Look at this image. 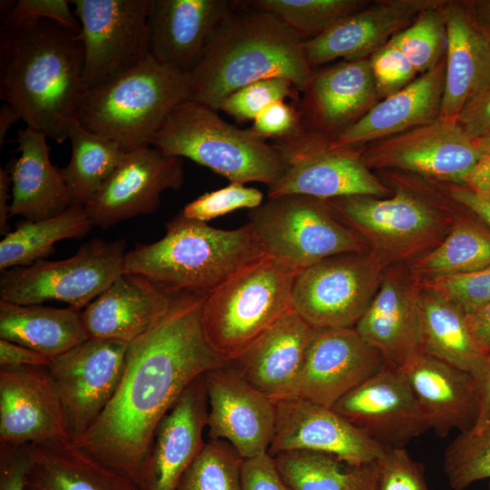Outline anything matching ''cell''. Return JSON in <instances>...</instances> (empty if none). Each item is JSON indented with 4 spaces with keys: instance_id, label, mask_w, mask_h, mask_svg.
Masks as SVG:
<instances>
[{
    "instance_id": "6125c7cd",
    "label": "cell",
    "mask_w": 490,
    "mask_h": 490,
    "mask_svg": "<svg viewBox=\"0 0 490 490\" xmlns=\"http://www.w3.org/2000/svg\"><path fill=\"white\" fill-rule=\"evenodd\" d=\"M21 120L17 112L8 103H5L0 109V147L4 142L5 134L11 125Z\"/></svg>"
},
{
    "instance_id": "74e56055",
    "label": "cell",
    "mask_w": 490,
    "mask_h": 490,
    "mask_svg": "<svg viewBox=\"0 0 490 490\" xmlns=\"http://www.w3.org/2000/svg\"><path fill=\"white\" fill-rule=\"evenodd\" d=\"M69 163L59 169L71 205L85 206L122 160L126 151L117 142L93 133L75 120L69 131Z\"/></svg>"
},
{
    "instance_id": "7bdbcfd3",
    "label": "cell",
    "mask_w": 490,
    "mask_h": 490,
    "mask_svg": "<svg viewBox=\"0 0 490 490\" xmlns=\"http://www.w3.org/2000/svg\"><path fill=\"white\" fill-rule=\"evenodd\" d=\"M443 469L454 490L490 480V424L480 431L460 432L446 447Z\"/></svg>"
},
{
    "instance_id": "484cf974",
    "label": "cell",
    "mask_w": 490,
    "mask_h": 490,
    "mask_svg": "<svg viewBox=\"0 0 490 490\" xmlns=\"http://www.w3.org/2000/svg\"><path fill=\"white\" fill-rule=\"evenodd\" d=\"M233 5L227 0H150V54L164 64L189 73Z\"/></svg>"
},
{
    "instance_id": "f5cc1de1",
    "label": "cell",
    "mask_w": 490,
    "mask_h": 490,
    "mask_svg": "<svg viewBox=\"0 0 490 490\" xmlns=\"http://www.w3.org/2000/svg\"><path fill=\"white\" fill-rule=\"evenodd\" d=\"M241 485L242 490H291L269 453L243 460Z\"/></svg>"
},
{
    "instance_id": "ac0fdd59",
    "label": "cell",
    "mask_w": 490,
    "mask_h": 490,
    "mask_svg": "<svg viewBox=\"0 0 490 490\" xmlns=\"http://www.w3.org/2000/svg\"><path fill=\"white\" fill-rule=\"evenodd\" d=\"M332 408L387 449L404 447L430 429L401 369L388 363Z\"/></svg>"
},
{
    "instance_id": "f1b7e54d",
    "label": "cell",
    "mask_w": 490,
    "mask_h": 490,
    "mask_svg": "<svg viewBox=\"0 0 490 490\" xmlns=\"http://www.w3.org/2000/svg\"><path fill=\"white\" fill-rule=\"evenodd\" d=\"M303 92L299 102L303 125L330 136L359 119L377 97L369 58L313 73Z\"/></svg>"
},
{
    "instance_id": "cb8c5ba5",
    "label": "cell",
    "mask_w": 490,
    "mask_h": 490,
    "mask_svg": "<svg viewBox=\"0 0 490 490\" xmlns=\"http://www.w3.org/2000/svg\"><path fill=\"white\" fill-rule=\"evenodd\" d=\"M420 298V286L405 273L389 270L355 326L363 340L397 368L422 351Z\"/></svg>"
},
{
    "instance_id": "8fae6325",
    "label": "cell",
    "mask_w": 490,
    "mask_h": 490,
    "mask_svg": "<svg viewBox=\"0 0 490 490\" xmlns=\"http://www.w3.org/2000/svg\"><path fill=\"white\" fill-rule=\"evenodd\" d=\"M125 247L123 240L93 239L65 260L1 271L0 300L39 305L54 299L81 310L124 272Z\"/></svg>"
},
{
    "instance_id": "e575fe53",
    "label": "cell",
    "mask_w": 490,
    "mask_h": 490,
    "mask_svg": "<svg viewBox=\"0 0 490 490\" xmlns=\"http://www.w3.org/2000/svg\"><path fill=\"white\" fill-rule=\"evenodd\" d=\"M422 351L472 376L484 356L469 330L466 313L437 291L421 289Z\"/></svg>"
},
{
    "instance_id": "b9f144b4",
    "label": "cell",
    "mask_w": 490,
    "mask_h": 490,
    "mask_svg": "<svg viewBox=\"0 0 490 490\" xmlns=\"http://www.w3.org/2000/svg\"><path fill=\"white\" fill-rule=\"evenodd\" d=\"M444 1L422 11L390 42L412 64L417 74L435 67L446 55V32L441 5Z\"/></svg>"
},
{
    "instance_id": "db71d44e",
    "label": "cell",
    "mask_w": 490,
    "mask_h": 490,
    "mask_svg": "<svg viewBox=\"0 0 490 490\" xmlns=\"http://www.w3.org/2000/svg\"><path fill=\"white\" fill-rule=\"evenodd\" d=\"M24 446L0 445V490H26Z\"/></svg>"
},
{
    "instance_id": "d4e9b609",
    "label": "cell",
    "mask_w": 490,
    "mask_h": 490,
    "mask_svg": "<svg viewBox=\"0 0 490 490\" xmlns=\"http://www.w3.org/2000/svg\"><path fill=\"white\" fill-rule=\"evenodd\" d=\"M436 0H387L368 5L304 42L310 67L338 58L365 59L407 27Z\"/></svg>"
},
{
    "instance_id": "ab89813d",
    "label": "cell",
    "mask_w": 490,
    "mask_h": 490,
    "mask_svg": "<svg viewBox=\"0 0 490 490\" xmlns=\"http://www.w3.org/2000/svg\"><path fill=\"white\" fill-rule=\"evenodd\" d=\"M237 3L275 15L304 39L319 34L368 5V1L363 0H247Z\"/></svg>"
},
{
    "instance_id": "7a4b0ae2",
    "label": "cell",
    "mask_w": 490,
    "mask_h": 490,
    "mask_svg": "<svg viewBox=\"0 0 490 490\" xmlns=\"http://www.w3.org/2000/svg\"><path fill=\"white\" fill-rule=\"evenodd\" d=\"M85 92L80 33L43 18L1 24L0 99L26 127L63 143Z\"/></svg>"
},
{
    "instance_id": "603a6c76",
    "label": "cell",
    "mask_w": 490,
    "mask_h": 490,
    "mask_svg": "<svg viewBox=\"0 0 490 490\" xmlns=\"http://www.w3.org/2000/svg\"><path fill=\"white\" fill-rule=\"evenodd\" d=\"M313 330L290 309L229 365L274 403L295 397Z\"/></svg>"
},
{
    "instance_id": "836d02e7",
    "label": "cell",
    "mask_w": 490,
    "mask_h": 490,
    "mask_svg": "<svg viewBox=\"0 0 490 490\" xmlns=\"http://www.w3.org/2000/svg\"><path fill=\"white\" fill-rule=\"evenodd\" d=\"M82 310L0 300V338L36 350L51 359L89 338Z\"/></svg>"
},
{
    "instance_id": "816d5d0a",
    "label": "cell",
    "mask_w": 490,
    "mask_h": 490,
    "mask_svg": "<svg viewBox=\"0 0 490 490\" xmlns=\"http://www.w3.org/2000/svg\"><path fill=\"white\" fill-rule=\"evenodd\" d=\"M456 121L471 139L490 135V75L466 100Z\"/></svg>"
},
{
    "instance_id": "ffe728a7",
    "label": "cell",
    "mask_w": 490,
    "mask_h": 490,
    "mask_svg": "<svg viewBox=\"0 0 490 490\" xmlns=\"http://www.w3.org/2000/svg\"><path fill=\"white\" fill-rule=\"evenodd\" d=\"M72 441L47 367H0V445Z\"/></svg>"
},
{
    "instance_id": "ee69618b",
    "label": "cell",
    "mask_w": 490,
    "mask_h": 490,
    "mask_svg": "<svg viewBox=\"0 0 490 490\" xmlns=\"http://www.w3.org/2000/svg\"><path fill=\"white\" fill-rule=\"evenodd\" d=\"M299 89L289 79L272 77L247 84L228 95L220 109L239 122L253 121L270 104L290 98L299 103Z\"/></svg>"
},
{
    "instance_id": "be15d7a7",
    "label": "cell",
    "mask_w": 490,
    "mask_h": 490,
    "mask_svg": "<svg viewBox=\"0 0 490 490\" xmlns=\"http://www.w3.org/2000/svg\"><path fill=\"white\" fill-rule=\"evenodd\" d=\"M480 20L490 28V0L470 1Z\"/></svg>"
},
{
    "instance_id": "4dcf8cb0",
    "label": "cell",
    "mask_w": 490,
    "mask_h": 490,
    "mask_svg": "<svg viewBox=\"0 0 490 490\" xmlns=\"http://www.w3.org/2000/svg\"><path fill=\"white\" fill-rule=\"evenodd\" d=\"M445 57L401 90L374 104L333 137L337 146H358L387 138L437 119L445 87Z\"/></svg>"
},
{
    "instance_id": "ba28073f",
    "label": "cell",
    "mask_w": 490,
    "mask_h": 490,
    "mask_svg": "<svg viewBox=\"0 0 490 490\" xmlns=\"http://www.w3.org/2000/svg\"><path fill=\"white\" fill-rule=\"evenodd\" d=\"M296 275L266 255L207 295L202 322L212 348L230 362L292 309Z\"/></svg>"
},
{
    "instance_id": "7c38bea8",
    "label": "cell",
    "mask_w": 490,
    "mask_h": 490,
    "mask_svg": "<svg viewBox=\"0 0 490 490\" xmlns=\"http://www.w3.org/2000/svg\"><path fill=\"white\" fill-rule=\"evenodd\" d=\"M383 273L370 251L327 258L296 275L291 309L313 328H355Z\"/></svg>"
},
{
    "instance_id": "f907efd6",
    "label": "cell",
    "mask_w": 490,
    "mask_h": 490,
    "mask_svg": "<svg viewBox=\"0 0 490 490\" xmlns=\"http://www.w3.org/2000/svg\"><path fill=\"white\" fill-rule=\"evenodd\" d=\"M252 122L248 129L263 140L286 138L304 127L300 110L284 101L270 104Z\"/></svg>"
},
{
    "instance_id": "3957f363",
    "label": "cell",
    "mask_w": 490,
    "mask_h": 490,
    "mask_svg": "<svg viewBox=\"0 0 490 490\" xmlns=\"http://www.w3.org/2000/svg\"><path fill=\"white\" fill-rule=\"evenodd\" d=\"M304 42L268 12L247 6L240 11L232 8L188 73L191 100L219 111L233 92L272 77L289 79L303 92L313 75Z\"/></svg>"
},
{
    "instance_id": "d6a6232c",
    "label": "cell",
    "mask_w": 490,
    "mask_h": 490,
    "mask_svg": "<svg viewBox=\"0 0 490 490\" xmlns=\"http://www.w3.org/2000/svg\"><path fill=\"white\" fill-rule=\"evenodd\" d=\"M46 135L29 127L19 129L20 156L9 168L12 181L10 217L40 220L57 216L70 206L68 191L50 160Z\"/></svg>"
},
{
    "instance_id": "5bb4252c",
    "label": "cell",
    "mask_w": 490,
    "mask_h": 490,
    "mask_svg": "<svg viewBox=\"0 0 490 490\" xmlns=\"http://www.w3.org/2000/svg\"><path fill=\"white\" fill-rule=\"evenodd\" d=\"M128 347L120 340L88 338L47 366L72 442L93 426L114 396Z\"/></svg>"
},
{
    "instance_id": "f35d334b",
    "label": "cell",
    "mask_w": 490,
    "mask_h": 490,
    "mask_svg": "<svg viewBox=\"0 0 490 490\" xmlns=\"http://www.w3.org/2000/svg\"><path fill=\"white\" fill-rule=\"evenodd\" d=\"M490 266V231L469 218L453 223L446 238L414 263L428 277L452 275Z\"/></svg>"
},
{
    "instance_id": "f6af8a7d",
    "label": "cell",
    "mask_w": 490,
    "mask_h": 490,
    "mask_svg": "<svg viewBox=\"0 0 490 490\" xmlns=\"http://www.w3.org/2000/svg\"><path fill=\"white\" fill-rule=\"evenodd\" d=\"M262 192L245 184L230 182L227 186L207 191L186 204L181 214L191 220L207 222L240 209H255L262 204Z\"/></svg>"
},
{
    "instance_id": "03108f58",
    "label": "cell",
    "mask_w": 490,
    "mask_h": 490,
    "mask_svg": "<svg viewBox=\"0 0 490 490\" xmlns=\"http://www.w3.org/2000/svg\"><path fill=\"white\" fill-rule=\"evenodd\" d=\"M488 490H490V480H489V484H488Z\"/></svg>"
},
{
    "instance_id": "7402d4cb",
    "label": "cell",
    "mask_w": 490,
    "mask_h": 490,
    "mask_svg": "<svg viewBox=\"0 0 490 490\" xmlns=\"http://www.w3.org/2000/svg\"><path fill=\"white\" fill-rule=\"evenodd\" d=\"M207 406L202 375L182 391L158 424L141 471V490H176L206 443Z\"/></svg>"
},
{
    "instance_id": "5b68a950",
    "label": "cell",
    "mask_w": 490,
    "mask_h": 490,
    "mask_svg": "<svg viewBox=\"0 0 490 490\" xmlns=\"http://www.w3.org/2000/svg\"><path fill=\"white\" fill-rule=\"evenodd\" d=\"M191 100L189 74L151 54L115 79L85 92L77 121L128 152L150 145L169 114Z\"/></svg>"
},
{
    "instance_id": "9c48e42d",
    "label": "cell",
    "mask_w": 490,
    "mask_h": 490,
    "mask_svg": "<svg viewBox=\"0 0 490 490\" xmlns=\"http://www.w3.org/2000/svg\"><path fill=\"white\" fill-rule=\"evenodd\" d=\"M251 225L267 256L297 274L336 255L368 250L324 200L289 194L250 210Z\"/></svg>"
},
{
    "instance_id": "83f0119b",
    "label": "cell",
    "mask_w": 490,
    "mask_h": 490,
    "mask_svg": "<svg viewBox=\"0 0 490 490\" xmlns=\"http://www.w3.org/2000/svg\"><path fill=\"white\" fill-rule=\"evenodd\" d=\"M430 429L440 437L474 427L479 402L473 376L424 351L400 368Z\"/></svg>"
},
{
    "instance_id": "4fadbf2b",
    "label": "cell",
    "mask_w": 490,
    "mask_h": 490,
    "mask_svg": "<svg viewBox=\"0 0 490 490\" xmlns=\"http://www.w3.org/2000/svg\"><path fill=\"white\" fill-rule=\"evenodd\" d=\"M70 2L81 24L86 91L132 70L150 55V0Z\"/></svg>"
},
{
    "instance_id": "681fc988",
    "label": "cell",
    "mask_w": 490,
    "mask_h": 490,
    "mask_svg": "<svg viewBox=\"0 0 490 490\" xmlns=\"http://www.w3.org/2000/svg\"><path fill=\"white\" fill-rule=\"evenodd\" d=\"M379 462L378 490H430L423 466L404 447L387 449Z\"/></svg>"
},
{
    "instance_id": "8992f818",
    "label": "cell",
    "mask_w": 490,
    "mask_h": 490,
    "mask_svg": "<svg viewBox=\"0 0 490 490\" xmlns=\"http://www.w3.org/2000/svg\"><path fill=\"white\" fill-rule=\"evenodd\" d=\"M150 145L166 156L188 158L230 182H260L270 187L283 171L281 157L272 144L192 100L169 114Z\"/></svg>"
},
{
    "instance_id": "d6986e66",
    "label": "cell",
    "mask_w": 490,
    "mask_h": 490,
    "mask_svg": "<svg viewBox=\"0 0 490 490\" xmlns=\"http://www.w3.org/2000/svg\"><path fill=\"white\" fill-rule=\"evenodd\" d=\"M209 437L229 443L243 458L268 453L276 426V405L229 364L203 375Z\"/></svg>"
},
{
    "instance_id": "6f0895ef",
    "label": "cell",
    "mask_w": 490,
    "mask_h": 490,
    "mask_svg": "<svg viewBox=\"0 0 490 490\" xmlns=\"http://www.w3.org/2000/svg\"><path fill=\"white\" fill-rule=\"evenodd\" d=\"M478 402L479 412L474 431H480L490 424V353L486 355L477 371L473 375Z\"/></svg>"
},
{
    "instance_id": "60d3db41",
    "label": "cell",
    "mask_w": 490,
    "mask_h": 490,
    "mask_svg": "<svg viewBox=\"0 0 490 490\" xmlns=\"http://www.w3.org/2000/svg\"><path fill=\"white\" fill-rule=\"evenodd\" d=\"M243 460L229 443L210 439L183 474L176 490H242Z\"/></svg>"
},
{
    "instance_id": "d590c367",
    "label": "cell",
    "mask_w": 490,
    "mask_h": 490,
    "mask_svg": "<svg viewBox=\"0 0 490 490\" xmlns=\"http://www.w3.org/2000/svg\"><path fill=\"white\" fill-rule=\"evenodd\" d=\"M276 466L291 490H378L380 462L351 466L311 451L280 453Z\"/></svg>"
},
{
    "instance_id": "c3c4849f",
    "label": "cell",
    "mask_w": 490,
    "mask_h": 490,
    "mask_svg": "<svg viewBox=\"0 0 490 490\" xmlns=\"http://www.w3.org/2000/svg\"><path fill=\"white\" fill-rule=\"evenodd\" d=\"M377 96L386 98L416 78L417 72L390 40L370 55Z\"/></svg>"
},
{
    "instance_id": "30bf717a",
    "label": "cell",
    "mask_w": 490,
    "mask_h": 490,
    "mask_svg": "<svg viewBox=\"0 0 490 490\" xmlns=\"http://www.w3.org/2000/svg\"><path fill=\"white\" fill-rule=\"evenodd\" d=\"M272 146L281 157L283 171L268 187V199L299 194L319 200L352 195L378 198L393 191L364 162L362 147L337 146L333 136L305 126Z\"/></svg>"
},
{
    "instance_id": "94428289",
    "label": "cell",
    "mask_w": 490,
    "mask_h": 490,
    "mask_svg": "<svg viewBox=\"0 0 490 490\" xmlns=\"http://www.w3.org/2000/svg\"><path fill=\"white\" fill-rule=\"evenodd\" d=\"M12 200V181L9 171L0 169V233L4 236L11 230L8 225L10 217V204L8 200Z\"/></svg>"
},
{
    "instance_id": "9a60e30c",
    "label": "cell",
    "mask_w": 490,
    "mask_h": 490,
    "mask_svg": "<svg viewBox=\"0 0 490 490\" xmlns=\"http://www.w3.org/2000/svg\"><path fill=\"white\" fill-rule=\"evenodd\" d=\"M361 156L369 169L407 172L435 181L460 183L481 153L456 121L438 117L362 146Z\"/></svg>"
},
{
    "instance_id": "680465c9",
    "label": "cell",
    "mask_w": 490,
    "mask_h": 490,
    "mask_svg": "<svg viewBox=\"0 0 490 490\" xmlns=\"http://www.w3.org/2000/svg\"><path fill=\"white\" fill-rule=\"evenodd\" d=\"M471 335L484 357L490 353V301L466 314Z\"/></svg>"
},
{
    "instance_id": "91938a15",
    "label": "cell",
    "mask_w": 490,
    "mask_h": 490,
    "mask_svg": "<svg viewBox=\"0 0 490 490\" xmlns=\"http://www.w3.org/2000/svg\"><path fill=\"white\" fill-rule=\"evenodd\" d=\"M459 184L478 194H490V154L482 155Z\"/></svg>"
},
{
    "instance_id": "e7e4bbea",
    "label": "cell",
    "mask_w": 490,
    "mask_h": 490,
    "mask_svg": "<svg viewBox=\"0 0 490 490\" xmlns=\"http://www.w3.org/2000/svg\"><path fill=\"white\" fill-rule=\"evenodd\" d=\"M475 143L482 155L490 154V135L475 139Z\"/></svg>"
},
{
    "instance_id": "e0dca14e",
    "label": "cell",
    "mask_w": 490,
    "mask_h": 490,
    "mask_svg": "<svg viewBox=\"0 0 490 490\" xmlns=\"http://www.w3.org/2000/svg\"><path fill=\"white\" fill-rule=\"evenodd\" d=\"M184 181L182 158L166 156L151 145L125 152L122 160L84 209L93 226L116 223L155 211L161 194L178 191Z\"/></svg>"
},
{
    "instance_id": "2e32d148",
    "label": "cell",
    "mask_w": 490,
    "mask_h": 490,
    "mask_svg": "<svg viewBox=\"0 0 490 490\" xmlns=\"http://www.w3.org/2000/svg\"><path fill=\"white\" fill-rule=\"evenodd\" d=\"M276 405V426L268 453L327 454L351 465L378 461L387 448L332 407L295 396Z\"/></svg>"
},
{
    "instance_id": "44dd1931",
    "label": "cell",
    "mask_w": 490,
    "mask_h": 490,
    "mask_svg": "<svg viewBox=\"0 0 490 490\" xmlns=\"http://www.w3.org/2000/svg\"><path fill=\"white\" fill-rule=\"evenodd\" d=\"M385 363L355 328H314L297 396L332 407Z\"/></svg>"
},
{
    "instance_id": "52a82bcc",
    "label": "cell",
    "mask_w": 490,
    "mask_h": 490,
    "mask_svg": "<svg viewBox=\"0 0 490 490\" xmlns=\"http://www.w3.org/2000/svg\"><path fill=\"white\" fill-rule=\"evenodd\" d=\"M390 175L394 193L388 198L352 195L326 201L383 265L436 245L453 221L444 203L427 188H417L394 172Z\"/></svg>"
},
{
    "instance_id": "277c9868",
    "label": "cell",
    "mask_w": 490,
    "mask_h": 490,
    "mask_svg": "<svg viewBox=\"0 0 490 490\" xmlns=\"http://www.w3.org/2000/svg\"><path fill=\"white\" fill-rule=\"evenodd\" d=\"M164 236L126 252L124 272L142 276L170 295L206 296L260 260L264 252L251 225L211 227L180 211Z\"/></svg>"
},
{
    "instance_id": "4316f807",
    "label": "cell",
    "mask_w": 490,
    "mask_h": 490,
    "mask_svg": "<svg viewBox=\"0 0 490 490\" xmlns=\"http://www.w3.org/2000/svg\"><path fill=\"white\" fill-rule=\"evenodd\" d=\"M446 32L445 87L439 117L456 121L471 94L490 75V28L470 1H444Z\"/></svg>"
},
{
    "instance_id": "1f68e13d",
    "label": "cell",
    "mask_w": 490,
    "mask_h": 490,
    "mask_svg": "<svg viewBox=\"0 0 490 490\" xmlns=\"http://www.w3.org/2000/svg\"><path fill=\"white\" fill-rule=\"evenodd\" d=\"M26 490H141L123 472L102 463L72 441L25 445Z\"/></svg>"
},
{
    "instance_id": "8d00e7d4",
    "label": "cell",
    "mask_w": 490,
    "mask_h": 490,
    "mask_svg": "<svg viewBox=\"0 0 490 490\" xmlns=\"http://www.w3.org/2000/svg\"><path fill=\"white\" fill-rule=\"evenodd\" d=\"M93 223L83 206L71 205L63 213L17 223L0 242V270L25 267L54 251V244L85 236Z\"/></svg>"
},
{
    "instance_id": "f546056e",
    "label": "cell",
    "mask_w": 490,
    "mask_h": 490,
    "mask_svg": "<svg viewBox=\"0 0 490 490\" xmlns=\"http://www.w3.org/2000/svg\"><path fill=\"white\" fill-rule=\"evenodd\" d=\"M145 278L123 272L81 312L89 338L131 343L150 329L173 304Z\"/></svg>"
},
{
    "instance_id": "7dc6e473",
    "label": "cell",
    "mask_w": 490,
    "mask_h": 490,
    "mask_svg": "<svg viewBox=\"0 0 490 490\" xmlns=\"http://www.w3.org/2000/svg\"><path fill=\"white\" fill-rule=\"evenodd\" d=\"M67 0H18L0 2L1 24H19L34 19H49L80 33L81 24Z\"/></svg>"
},
{
    "instance_id": "bcb514c9",
    "label": "cell",
    "mask_w": 490,
    "mask_h": 490,
    "mask_svg": "<svg viewBox=\"0 0 490 490\" xmlns=\"http://www.w3.org/2000/svg\"><path fill=\"white\" fill-rule=\"evenodd\" d=\"M424 286L437 291L466 314L490 301V266L469 272L428 277Z\"/></svg>"
},
{
    "instance_id": "9f6ffc18",
    "label": "cell",
    "mask_w": 490,
    "mask_h": 490,
    "mask_svg": "<svg viewBox=\"0 0 490 490\" xmlns=\"http://www.w3.org/2000/svg\"><path fill=\"white\" fill-rule=\"evenodd\" d=\"M52 359L23 345L0 338V367H47Z\"/></svg>"
},
{
    "instance_id": "6da1fadb",
    "label": "cell",
    "mask_w": 490,
    "mask_h": 490,
    "mask_svg": "<svg viewBox=\"0 0 490 490\" xmlns=\"http://www.w3.org/2000/svg\"><path fill=\"white\" fill-rule=\"evenodd\" d=\"M206 296L178 295L166 314L129 344L114 396L93 426L73 442L137 484L163 416L194 379L229 364L205 335Z\"/></svg>"
},
{
    "instance_id": "11a10c76",
    "label": "cell",
    "mask_w": 490,
    "mask_h": 490,
    "mask_svg": "<svg viewBox=\"0 0 490 490\" xmlns=\"http://www.w3.org/2000/svg\"><path fill=\"white\" fill-rule=\"evenodd\" d=\"M446 183L450 198L490 229V194L475 193L459 183Z\"/></svg>"
}]
</instances>
